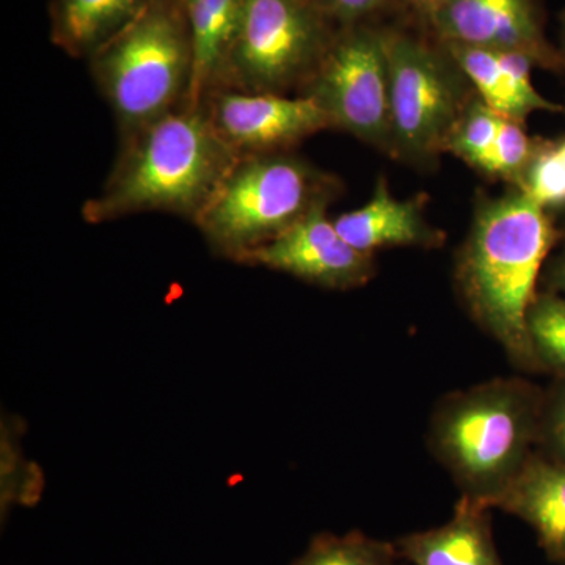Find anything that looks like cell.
I'll use <instances>...</instances> for the list:
<instances>
[{
    "mask_svg": "<svg viewBox=\"0 0 565 565\" xmlns=\"http://www.w3.org/2000/svg\"><path fill=\"white\" fill-rule=\"evenodd\" d=\"M561 234L552 215L512 188L476 203L467 239L457 253L455 281L465 310L520 370L535 373L526 316L537 280Z\"/></svg>",
    "mask_w": 565,
    "mask_h": 565,
    "instance_id": "obj_1",
    "label": "cell"
},
{
    "mask_svg": "<svg viewBox=\"0 0 565 565\" xmlns=\"http://www.w3.org/2000/svg\"><path fill=\"white\" fill-rule=\"evenodd\" d=\"M239 158L203 107H180L122 137L106 184L84 204L82 217L99 225L141 212H167L193 222Z\"/></svg>",
    "mask_w": 565,
    "mask_h": 565,
    "instance_id": "obj_2",
    "label": "cell"
},
{
    "mask_svg": "<svg viewBox=\"0 0 565 565\" xmlns=\"http://www.w3.org/2000/svg\"><path fill=\"white\" fill-rule=\"evenodd\" d=\"M544 392L522 377H497L445 396L429 445L462 497L492 509L533 456Z\"/></svg>",
    "mask_w": 565,
    "mask_h": 565,
    "instance_id": "obj_3",
    "label": "cell"
},
{
    "mask_svg": "<svg viewBox=\"0 0 565 565\" xmlns=\"http://www.w3.org/2000/svg\"><path fill=\"white\" fill-rule=\"evenodd\" d=\"M122 137L184 106L191 87V28L182 0H150L88 58Z\"/></svg>",
    "mask_w": 565,
    "mask_h": 565,
    "instance_id": "obj_4",
    "label": "cell"
},
{
    "mask_svg": "<svg viewBox=\"0 0 565 565\" xmlns=\"http://www.w3.org/2000/svg\"><path fill=\"white\" fill-rule=\"evenodd\" d=\"M338 191L333 177L291 152L241 156L193 223L212 250L243 263Z\"/></svg>",
    "mask_w": 565,
    "mask_h": 565,
    "instance_id": "obj_5",
    "label": "cell"
},
{
    "mask_svg": "<svg viewBox=\"0 0 565 565\" xmlns=\"http://www.w3.org/2000/svg\"><path fill=\"white\" fill-rule=\"evenodd\" d=\"M384 32L392 99L390 156L424 167L445 152L475 88L429 29L401 18L385 24Z\"/></svg>",
    "mask_w": 565,
    "mask_h": 565,
    "instance_id": "obj_6",
    "label": "cell"
},
{
    "mask_svg": "<svg viewBox=\"0 0 565 565\" xmlns=\"http://www.w3.org/2000/svg\"><path fill=\"white\" fill-rule=\"evenodd\" d=\"M338 29L310 0H245L243 22L218 90L278 95L302 90Z\"/></svg>",
    "mask_w": 565,
    "mask_h": 565,
    "instance_id": "obj_7",
    "label": "cell"
},
{
    "mask_svg": "<svg viewBox=\"0 0 565 565\" xmlns=\"http://www.w3.org/2000/svg\"><path fill=\"white\" fill-rule=\"evenodd\" d=\"M385 24L338 29L302 96L315 99L332 128L388 152L392 148V99Z\"/></svg>",
    "mask_w": 565,
    "mask_h": 565,
    "instance_id": "obj_8",
    "label": "cell"
},
{
    "mask_svg": "<svg viewBox=\"0 0 565 565\" xmlns=\"http://www.w3.org/2000/svg\"><path fill=\"white\" fill-rule=\"evenodd\" d=\"M211 125L239 156L285 152L300 141L332 128L315 99L278 93L212 92L203 104Z\"/></svg>",
    "mask_w": 565,
    "mask_h": 565,
    "instance_id": "obj_9",
    "label": "cell"
},
{
    "mask_svg": "<svg viewBox=\"0 0 565 565\" xmlns=\"http://www.w3.org/2000/svg\"><path fill=\"white\" fill-rule=\"evenodd\" d=\"M329 204H316L280 236L247 255L243 264L289 274L333 291L367 285L375 275L374 255L356 250L341 236L327 215Z\"/></svg>",
    "mask_w": 565,
    "mask_h": 565,
    "instance_id": "obj_10",
    "label": "cell"
},
{
    "mask_svg": "<svg viewBox=\"0 0 565 565\" xmlns=\"http://www.w3.org/2000/svg\"><path fill=\"white\" fill-rule=\"evenodd\" d=\"M426 29L444 43L516 52L541 68L563 70L539 0H444Z\"/></svg>",
    "mask_w": 565,
    "mask_h": 565,
    "instance_id": "obj_11",
    "label": "cell"
},
{
    "mask_svg": "<svg viewBox=\"0 0 565 565\" xmlns=\"http://www.w3.org/2000/svg\"><path fill=\"white\" fill-rule=\"evenodd\" d=\"M426 204V195L397 200L385 178H379L370 202L340 215L334 226L352 247L371 255L381 248L441 247L445 234L427 221Z\"/></svg>",
    "mask_w": 565,
    "mask_h": 565,
    "instance_id": "obj_12",
    "label": "cell"
},
{
    "mask_svg": "<svg viewBox=\"0 0 565 565\" xmlns=\"http://www.w3.org/2000/svg\"><path fill=\"white\" fill-rule=\"evenodd\" d=\"M473 85L476 96L500 114L516 122H525L533 111L565 114V107L550 103L531 82L534 63L516 52L481 50L445 43Z\"/></svg>",
    "mask_w": 565,
    "mask_h": 565,
    "instance_id": "obj_13",
    "label": "cell"
},
{
    "mask_svg": "<svg viewBox=\"0 0 565 565\" xmlns=\"http://www.w3.org/2000/svg\"><path fill=\"white\" fill-rule=\"evenodd\" d=\"M492 508L519 516L553 563L565 564V467L534 451Z\"/></svg>",
    "mask_w": 565,
    "mask_h": 565,
    "instance_id": "obj_14",
    "label": "cell"
},
{
    "mask_svg": "<svg viewBox=\"0 0 565 565\" xmlns=\"http://www.w3.org/2000/svg\"><path fill=\"white\" fill-rule=\"evenodd\" d=\"M396 548L412 565H504L494 546L489 505L468 497L460 498L446 525L405 535Z\"/></svg>",
    "mask_w": 565,
    "mask_h": 565,
    "instance_id": "obj_15",
    "label": "cell"
},
{
    "mask_svg": "<svg viewBox=\"0 0 565 565\" xmlns=\"http://www.w3.org/2000/svg\"><path fill=\"white\" fill-rule=\"evenodd\" d=\"M191 28L193 68L184 106L200 109L221 87L243 22L245 0H182Z\"/></svg>",
    "mask_w": 565,
    "mask_h": 565,
    "instance_id": "obj_16",
    "label": "cell"
},
{
    "mask_svg": "<svg viewBox=\"0 0 565 565\" xmlns=\"http://www.w3.org/2000/svg\"><path fill=\"white\" fill-rule=\"evenodd\" d=\"M148 3L150 0H52V43L71 57L88 61Z\"/></svg>",
    "mask_w": 565,
    "mask_h": 565,
    "instance_id": "obj_17",
    "label": "cell"
},
{
    "mask_svg": "<svg viewBox=\"0 0 565 565\" xmlns=\"http://www.w3.org/2000/svg\"><path fill=\"white\" fill-rule=\"evenodd\" d=\"M527 337L539 371L565 382V297L537 292L526 316Z\"/></svg>",
    "mask_w": 565,
    "mask_h": 565,
    "instance_id": "obj_18",
    "label": "cell"
},
{
    "mask_svg": "<svg viewBox=\"0 0 565 565\" xmlns=\"http://www.w3.org/2000/svg\"><path fill=\"white\" fill-rule=\"evenodd\" d=\"M396 544L367 537L359 531L344 535H316L291 565H399Z\"/></svg>",
    "mask_w": 565,
    "mask_h": 565,
    "instance_id": "obj_19",
    "label": "cell"
},
{
    "mask_svg": "<svg viewBox=\"0 0 565 565\" xmlns=\"http://www.w3.org/2000/svg\"><path fill=\"white\" fill-rule=\"evenodd\" d=\"M501 118L500 114L475 96L446 141L445 152H451L487 177Z\"/></svg>",
    "mask_w": 565,
    "mask_h": 565,
    "instance_id": "obj_20",
    "label": "cell"
},
{
    "mask_svg": "<svg viewBox=\"0 0 565 565\" xmlns=\"http://www.w3.org/2000/svg\"><path fill=\"white\" fill-rule=\"evenodd\" d=\"M545 211L565 207V166L556 141L537 139L533 158L516 188Z\"/></svg>",
    "mask_w": 565,
    "mask_h": 565,
    "instance_id": "obj_21",
    "label": "cell"
},
{
    "mask_svg": "<svg viewBox=\"0 0 565 565\" xmlns=\"http://www.w3.org/2000/svg\"><path fill=\"white\" fill-rule=\"evenodd\" d=\"M10 424H2V511L11 505H33L43 493V475L24 459Z\"/></svg>",
    "mask_w": 565,
    "mask_h": 565,
    "instance_id": "obj_22",
    "label": "cell"
},
{
    "mask_svg": "<svg viewBox=\"0 0 565 565\" xmlns=\"http://www.w3.org/2000/svg\"><path fill=\"white\" fill-rule=\"evenodd\" d=\"M535 145L537 140L527 136L522 122L501 118L487 177L503 180L516 188L533 158Z\"/></svg>",
    "mask_w": 565,
    "mask_h": 565,
    "instance_id": "obj_23",
    "label": "cell"
},
{
    "mask_svg": "<svg viewBox=\"0 0 565 565\" xmlns=\"http://www.w3.org/2000/svg\"><path fill=\"white\" fill-rule=\"evenodd\" d=\"M338 28L359 24H386V18H404L399 0H310Z\"/></svg>",
    "mask_w": 565,
    "mask_h": 565,
    "instance_id": "obj_24",
    "label": "cell"
},
{
    "mask_svg": "<svg viewBox=\"0 0 565 565\" xmlns=\"http://www.w3.org/2000/svg\"><path fill=\"white\" fill-rule=\"evenodd\" d=\"M539 451L565 467V382L556 381L544 392L541 424H539Z\"/></svg>",
    "mask_w": 565,
    "mask_h": 565,
    "instance_id": "obj_25",
    "label": "cell"
},
{
    "mask_svg": "<svg viewBox=\"0 0 565 565\" xmlns=\"http://www.w3.org/2000/svg\"><path fill=\"white\" fill-rule=\"evenodd\" d=\"M399 3L404 18L426 28L435 11L444 3V0H399Z\"/></svg>",
    "mask_w": 565,
    "mask_h": 565,
    "instance_id": "obj_26",
    "label": "cell"
},
{
    "mask_svg": "<svg viewBox=\"0 0 565 565\" xmlns=\"http://www.w3.org/2000/svg\"><path fill=\"white\" fill-rule=\"evenodd\" d=\"M561 241H563V245H561V250L557 253L548 274L550 282H552V289H550V291L563 294L565 297V230L563 234H561Z\"/></svg>",
    "mask_w": 565,
    "mask_h": 565,
    "instance_id": "obj_27",
    "label": "cell"
},
{
    "mask_svg": "<svg viewBox=\"0 0 565 565\" xmlns=\"http://www.w3.org/2000/svg\"><path fill=\"white\" fill-rule=\"evenodd\" d=\"M557 51H559L561 65H563L565 73V10L559 17V47H557Z\"/></svg>",
    "mask_w": 565,
    "mask_h": 565,
    "instance_id": "obj_28",
    "label": "cell"
},
{
    "mask_svg": "<svg viewBox=\"0 0 565 565\" xmlns=\"http://www.w3.org/2000/svg\"><path fill=\"white\" fill-rule=\"evenodd\" d=\"M557 154H559L561 161L565 166V139L556 141Z\"/></svg>",
    "mask_w": 565,
    "mask_h": 565,
    "instance_id": "obj_29",
    "label": "cell"
}]
</instances>
